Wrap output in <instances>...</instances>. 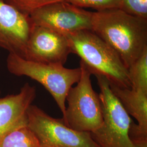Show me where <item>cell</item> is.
Segmentation results:
<instances>
[{"label": "cell", "instance_id": "cell-1", "mask_svg": "<svg viewBox=\"0 0 147 147\" xmlns=\"http://www.w3.org/2000/svg\"><path fill=\"white\" fill-rule=\"evenodd\" d=\"M91 31L116 51L127 69L147 47V19L118 8L93 12Z\"/></svg>", "mask_w": 147, "mask_h": 147}, {"label": "cell", "instance_id": "cell-2", "mask_svg": "<svg viewBox=\"0 0 147 147\" xmlns=\"http://www.w3.org/2000/svg\"><path fill=\"white\" fill-rule=\"evenodd\" d=\"M65 36L71 53L79 56L91 74L102 76L121 88H131L128 70L118 55L93 32L83 30Z\"/></svg>", "mask_w": 147, "mask_h": 147}, {"label": "cell", "instance_id": "cell-3", "mask_svg": "<svg viewBox=\"0 0 147 147\" xmlns=\"http://www.w3.org/2000/svg\"><path fill=\"white\" fill-rule=\"evenodd\" d=\"M7 67L14 75L26 76L42 84L53 96L64 116L66 97L73 85L80 80V67L68 69L58 64L34 62L13 53L8 56Z\"/></svg>", "mask_w": 147, "mask_h": 147}, {"label": "cell", "instance_id": "cell-4", "mask_svg": "<svg viewBox=\"0 0 147 147\" xmlns=\"http://www.w3.org/2000/svg\"><path fill=\"white\" fill-rule=\"evenodd\" d=\"M81 77L77 85L71 87L66 97L68 107L62 117L70 128L80 132H93L103 124L99 95L92 87L91 73L80 61Z\"/></svg>", "mask_w": 147, "mask_h": 147}, {"label": "cell", "instance_id": "cell-5", "mask_svg": "<svg viewBox=\"0 0 147 147\" xmlns=\"http://www.w3.org/2000/svg\"><path fill=\"white\" fill-rule=\"evenodd\" d=\"M100 88L103 124L90 135L99 147H134L129 137L133 121L110 87L105 77L95 75Z\"/></svg>", "mask_w": 147, "mask_h": 147}, {"label": "cell", "instance_id": "cell-6", "mask_svg": "<svg viewBox=\"0 0 147 147\" xmlns=\"http://www.w3.org/2000/svg\"><path fill=\"white\" fill-rule=\"evenodd\" d=\"M27 126L40 147H99L90 132L75 130L62 119L53 118L36 105L27 111Z\"/></svg>", "mask_w": 147, "mask_h": 147}, {"label": "cell", "instance_id": "cell-7", "mask_svg": "<svg viewBox=\"0 0 147 147\" xmlns=\"http://www.w3.org/2000/svg\"><path fill=\"white\" fill-rule=\"evenodd\" d=\"M93 12L64 1L50 3L30 15L34 25L45 27L65 36L90 30Z\"/></svg>", "mask_w": 147, "mask_h": 147}, {"label": "cell", "instance_id": "cell-8", "mask_svg": "<svg viewBox=\"0 0 147 147\" xmlns=\"http://www.w3.org/2000/svg\"><path fill=\"white\" fill-rule=\"evenodd\" d=\"M70 53L68 40L65 35L33 25L24 58L34 62L63 65Z\"/></svg>", "mask_w": 147, "mask_h": 147}, {"label": "cell", "instance_id": "cell-9", "mask_svg": "<svg viewBox=\"0 0 147 147\" xmlns=\"http://www.w3.org/2000/svg\"><path fill=\"white\" fill-rule=\"evenodd\" d=\"M33 26L30 16L0 0V47L24 58Z\"/></svg>", "mask_w": 147, "mask_h": 147}, {"label": "cell", "instance_id": "cell-10", "mask_svg": "<svg viewBox=\"0 0 147 147\" xmlns=\"http://www.w3.org/2000/svg\"><path fill=\"white\" fill-rule=\"evenodd\" d=\"M36 96V88L26 83L19 93L0 97V142L13 130L27 125V111Z\"/></svg>", "mask_w": 147, "mask_h": 147}, {"label": "cell", "instance_id": "cell-11", "mask_svg": "<svg viewBox=\"0 0 147 147\" xmlns=\"http://www.w3.org/2000/svg\"><path fill=\"white\" fill-rule=\"evenodd\" d=\"M109 84L126 112L136 119L139 129L147 134V94L132 88H121L110 82Z\"/></svg>", "mask_w": 147, "mask_h": 147}, {"label": "cell", "instance_id": "cell-12", "mask_svg": "<svg viewBox=\"0 0 147 147\" xmlns=\"http://www.w3.org/2000/svg\"><path fill=\"white\" fill-rule=\"evenodd\" d=\"M0 147H40L37 137L27 125L8 133L0 142Z\"/></svg>", "mask_w": 147, "mask_h": 147}, {"label": "cell", "instance_id": "cell-13", "mask_svg": "<svg viewBox=\"0 0 147 147\" xmlns=\"http://www.w3.org/2000/svg\"><path fill=\"white\" fill-rule=\"evenodd\" d=\"M127 70L132 89L147 94V47Z\"/></svg>", "mask_w": 147, "mask_h": 147}, {"label": "cell", "instance_id": "cell-14", "mask_svg": "<svg viewBox=\"0 0 147 147\" xmlns=\"http://www.w3.org/2000/svg\"><path fill=\"white\" fill-rule=\"evenodd\" d=\"M118 8L131 16L147 19V0H117Z\"/></svg>", "mask_w": 147, "mask_h": 147}, {"label": "cell", "instance_id": "cell-15", "mask_svg": "<svg viewBox=\"0 0 147 147\" xmlns=\"http://www.w3.org/2000/svg\"><path fill=\"white\" fill-rule=\"evenodd\" d=\"M21 13L30 16L33 11L50 3L64 0H2Z\"/></svg>", "mask_w": 147, "mask_h": 147}, {"label": "cell", "instance_id": "cell-16", "mask_svg": "<svg viewBox=\"0 0 147 147\" xmlns=\"http://www.w3.org/2000/svg\"><path fill=\"white\" fill-rule=\"evenodd\" d=\"M80 8H92L96 11L118 8L117 0H64Z\"/></svg>", "mask_w": 147, "mask_h": 147}, {"label": "cell", "instance_id": "cell-17", "mask_svg": "<svg viewBox=\"0 0 147 147\" xmlns=\"http://www.w3.org/2000/svg\"><path fill=\"white\" fill-rule=\"evenodd\" d=\"M129 137L134 147H147V134L142 132L134 121L130 126Z\"/></svg>", "mask_w": 147, "mask_h": 147}]
</instances>
